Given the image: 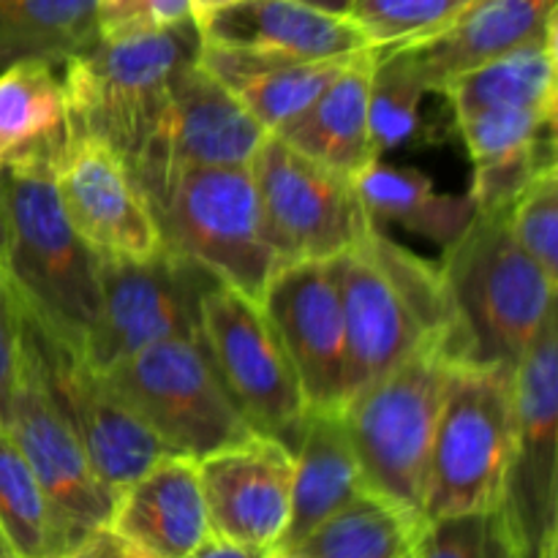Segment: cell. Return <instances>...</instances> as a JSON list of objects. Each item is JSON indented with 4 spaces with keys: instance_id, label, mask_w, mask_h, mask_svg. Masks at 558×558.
<instances>
[{
    "instance_id": "6da1fadb",
    "label": "cell",
    "mask_w": 558,
    "mask_h": 558,
    "mask_svg": "<svg viewBox=\"0 0 558 558\" xmlns=\"http://www.w3.org/2000/svg\"><path fill=\"white\" fill-rule=\"evenodd\" d=\"M330 262L347 325V401L456 330L439 265L403 248L376 223Z\"/></svg>"
},
{
    "instance_id": "7a4b0ae2",
    "label": "cell",
    "mask_w": 558,
    "mask_h": 558,
    "mask_svg": "<svg viewBox=\"0 0 558 558\" xmlns=\"http://www.w3.org/2000/svg\"><path fill=\"white\" fill-rule=\"evenodd\" d=\"M0 205L3 267L22 305L52 332L85 347L101 305V256L65 216L52 163L44 158L5 161Z\"/></svg>"
},
{
    "instance_id": "3957f363",
    "label": "cell",
    "mask_w": 558,
    "mask_h": 558,
    "mask_svg": "<svg viewBox=\"0 0 558 558\" xmlns=\"http://www.w3.org/2000/svg\"><path fill=\"white\" fill-rule=\"evenodd\" d=\"M456 354L466 365H512L556 311V281L512 238L507 210L474 213L439 265Z\"/></svg>"
},
{
    "instance_id": "277c9868",
    "label": "cell",
    "mask_w": 558,
    "mask_h": 558,
    "mask_svg": "<svg viewBox=\"0 0 558 558\" xmlns=\"http://www.w3.org/2000/svg\"><path fill=\"white\" fill-rule=\"evenodd\" d=\"M199 52L196 20L134 36H98L60 65L71 134L98 140L131 167L156 129L169 85Z\"/></svg>"
},
{
    "instance_id": "5b68a950",
    "label": "cell",
    "mask_w": 558,
    "mask_h": 558,
    "mask_svg": "<svg viewBox=\"0 0 558 558\" xmlns=\"http://www.w3.org/2000/svg\"><path fill=\"white\" fill-rule=\"evenodd\" d=\"M458 365L456 338H436L343 403L365 490L420 521L436 420Z\"/></svg>"
},
{
    "instance_id": "8992f818",
    "label": "cell",
    "mask_w": 558,
    "mask_h": 558,
    "mask_svg": "<svg viewBox=\"0 0 558 558\" xmlns=\"http://www.w3.org/2000/svg\"><path fill=\"white\" fill-rule=\"evenodd\" d=\"M145 196L169 251L205 267L223 287L262 303L281 265L267 240L248 167L174 174Z\"/></svg>"
},
{
    "instance_id": "52a82bcc",
    "label": "cell",
    "mask_w": 558,
    "mask_h": 558,
    "mask_svg": "<svg viewBox=\"0 0 558 558\" xmlns=\"http://www.w3.org/2000/svg\"><path fill=\"white\" fill-rule=\"evenodd\" d=\"M512 434L515 368L458 365L436 420L423 521L499 505Z\"/></svg>"
},
{
    "instance_id": "ba28073f",
    "label": "cell",
    "mask_w": 558,
    "mask_h": 558,
    "mask_svg": "<svg viewBox=\"0 0 558 558\" xmlns=\"http://www.w3.org/2000/svg\"><path fill=\"white\" fill-rule=\"evenodd\" d=\"M107 376L169 456L202 461L254 434L213 368L202 338L153 343Z\"/></svg>"
},
{
    "instance_id": "9c48e42d",
    "label": "cell",
    "mask_w": 558,
    "mask_h": 558,
    "mask_svg": "<svg viewBox=\"0 0 558 558\" xmlns=\"http://www.w3.org/2000/svg\"><path fill=\"white\" fill-rule=\"evenodd\" d=\"M22 343L47 398L74 430L96 474L114 496L169 456L167 447L114 390L107 371L93 365L80 343L52 332L27 308L22 314Z\"/></svg>"
},
{
    "instance_id": "30bf717a",
    "label": "cell",
    "mask_w": 558,
    "mask_h": 558,
    "mask_svg": "<svg viewBox=\"0 0 558 558\" xmlns=\"http://www.w3.org/2000/svg\"><path fill=\"white\" fill-rule=\"evenodd\" d=\"M499 510L518 558H558V319L515 365V434Z\"/></svg>"
},
{
    "instance_id": "8fae6325",
    "label": "cell",
    "mask_w": 558,
    "mask_h": 558,
    "mask_svg": "<svg viewBox=\"0 0 558 558\" xmlns=\"http://www.w3.org/2000/svg\"><path fill=\"white\" fill-rule=\"evenodd\" d=\"M199 330L213 368L251 430L292 452L311 407L262 305L216 281L202 294Z\"/></svg>"
},
{
    "instance_id": "7c38bea8",
    "label": "cell",
    "mask_w": 558,
    "mask_h": 558,
    "mask_svg": "<svg viewBox=\"0 0 558 558\" xmlns=\"http://www.w3.org/2000/svg\"><path fill=\"white\" fill-rule=\"evenodd\" d=\"M248 169L281 267L336 259L374 223L354 180L311 161L281 136L267 134Z\"/></svg>"
},
{
    "instance_id": "4fadbf2b",
    "label": "cell",
    "mask_w": 558,
    "mask_h": 558,
    "mask_svg": "<svg viewBox=\"0 0 558 558\" xmlns=\"http://www.w3.org/2000/svg\"><path fill=\"white\" fill-rule=\"evenodd\" d=\"M216 278L163 245L145 259H104L101 305L85 354L112 371L131 354L167 338H202V294Z\"/></svg>"
},
{
    "instance_id": "5bb4252c",
    "label": "cell",
    "mask_w": 558,
    "mask_h": 558,
    "mask_svg": "<svg viewBox=\"0 0 558 558\" xmlns=\"http://www.w3.org/2000/svg\"><path fill=\"white\" fill-rule=\"evenodd\" d=\"M270 131L199 63L178 71L156 129L129 172L142 194L174 174L210 167H248Z\"/></svg>"
},
{
    "instance_id": "9a60e30c",
    "label": "cell",
    "mask_w": 558,
    "mask_h": 558,
    "mask_svg": "<svg viewBox=\"0 0 558 558\" xmlns=\"http://www.w3.org/2000/svg\"><path fill=\"white\" fill-rule=\"evenodd\" d=\"M262 311L270 319L311 409H343L349 349L332 262H298L272 276Z\"/></svg>"
},
{
    "instance_id": "2e32d148",
    "label": "cell",
    "mask_w": 558,
    "mask_h": 558,
    "mask_svg": "<svg viewBox=\"0 0 558 558\" xmlns=\"http://www.w3.org/2000/svg\"><path fill=\"white\" fill-rule=\"evenodd\" d=\"M52 183L80 238L104 259H145L163 248L150 202L98 140L71 134L52 163Z\"/></svg>"
},
{
    "instance_id": "e0dca14e",
    "label": "cell",
    "mask_w": 558,
    "mask_h": 558,
    "mask_svg": "<svg viewBox=\"0 0 558 558\" xmlns=\"http://www.w3.org/2000/svg\"><path fill=\"white\" fill-rule=\"evenodd\" d=\"M5 430L16 441L27 466L33 469L44 494L49 496L76 543L96 529L109 526L118 496L101 483L90 458L85 456V447L47 398L25 343Z\"/></svg>"
},
{
    "instance_id": "ac0fdd59",
    "label": "cell",
    "mask_w": 558,
    "mask_h": 558,
    "mask_svg": "<svg viewBox=\"0 0 558 558\" xmlns=\"http://www.w3.org/2000/svg\"><path fill=\"white\" fill-rule=\"evenodd\" d=\"M210 534L254 550H276L289 523L294 458L281 441L251 434L196 461Z\"/></svg>"
},
{
    "instance_id": "d6986e66",
    "label": "cell",
    "mask_w": 558,
    "mask_h": 558,
    "mask_svg": "<svg viewBox=\"0 0 558 558\" xmlns=\"http://www.w3.org/2000/svg\"><path fill=\"white\" fill-rule=\"evenodd\" d=\"M554 25L556 0H469L445 27L398 49L425 90L445 93L458 76L539 38Z\"/></svg>"
},
{
    "instance_id": "ffe728a7",
    "label": "cell",
    "mask_w": 558,
    "mask_h": 558,
    "mask_svg": "<svg viewBox=\"0 0 558 558\" xmlns=\"http://www.w3.org/2000/svg\"><path fill=\"white\" fill-rule=\"evenodd\" d=\"M202 41L305 60H349L376 49L347 14L303 0H238L199 20Z\"/></svg>"
},
{
    "instance_id": "44dd1931",
    "label": "cell",
    "mask_w": 558,
    "mask_h": 558,
    "mask_svg": "<svg viewBox=\"0 0 558 558\" xmlns=\"http://www.w3.org/2000/svg\"><path fill=\"white\" fill-rule=\"evenodd\" d=\"M109 529L150 558H189L210 534L196 461L163 456L114 501Z\"/></svg>"
},
{
    "instance_id": "7402d4cb",
    "label": "cell",
    "mask_w": 558,
    "mask_h": 558,
    "mask_svg": "<svg viewBox=\"0 0 558 558\" xmlns=\"http://www.w3.org/2000/svg\"><path fill=\"white\" fill-rule=\"evenodd\" d=\"M292 458L289 523L281 543L270 554L294 548L300 539L308 537L316 526L365 490L343 409H308Z\"/></svg>"
},
{
    "instance_id": "603a6c76",
    "label": "cell",
    "mask_w": 558,
    "mask_h": 558,
    "mask_svg": "<svg viewBox=\"0 0 558 558\" xmlns=\"http://www.w3.org/2000/svg\"><path fill=\"white\" fill-rule=\"evenodd\" d=\"M360 58V54H357ZM354 60V58H349ZM349 60H305L265 49L221 47L202 41L199 63L276 134L298 118Z\"/></svg>"
},
{
    "instance_id": "cb8c5ba5",
    "label": "cell",
    "mask_w": 558,
    "mask_h": 558,
    "mask_svg": "<svg viewBox=\"0 0 558 558\" xmlns=\"http://www.w3.org/2000/svg\"><path fill=\"white\" fill-rule=\"evenodd\" d=\"M374 54L376 49H371L349 60L298 118L276 131V136H281L294 150L354 183L376 161L368 125V82Z\"/></svg>"
},
{
    "instance_id": "d4e9b609",
    "label": "cell",
    "mask_w": 558,
    "mask_h": 558,
    "mask_svg": "<svg viewBox=\"0 0 558 558\" xmlns=\"http://www.w3.org/2000/svg\"><path fill=\"white\" fill-rule=\"evenodd\" d=\"M71 140L69 104L58 65L20 63L0 71V158L54 163Z\"/></svg>"
},
{
    "instance_id": "484cf974",
    "label": "cell",
    "mask_w": 558,
    "mask_h": 558,
    "mask_svg": "<svg viewBox=\"0 0 558 558\" xmlns=\"http://www.w3.org/2000/svg\"><path fill=\"white\" fill-rule=\"evenodd\" d=\"M360 199L376 227L409 229L447 248L474 218L469 196L439 194L434 180L417 169L392 167L376 158L357 180Z\"/></svg>"
},
{
    "instance_id": "4316f807",
    "label": "cell",
    "mask_w": 558,
    "mask_h": 558,
    "mask_svg": "<svg viewBox=\"0 0 558 558\" xmlns=\"http://www.w3.org/2000/svg\"><path fill=\"white\" fill-rule=\"evenodd\" d=\"M456 118L480 109H543L556 112V25L458 76L445 87Z\"/></svg>"
},
{
    "instance_id": "83f0119b",
    "label": "cell",
    "mask_w": 558,
    "mask_h": 558,
    "mask_svg": "<svg viewBox=\"0 0 558 558\" xmlns=\"http://www.w3.org/2000/svg\"><path fill=\"white\" fill-rule=\"evenodd\" d=\"M423 521L363 490L278 558H417Z\"/></svg>"
},
{
    "instance_id": "f1b7e54d",
    "label": "cell",
    "mask_w": 558,
    "mask_h": 558,
    "mask_svg": "<svg viewBox=\"0 0 558 558\" xmlns=\"http://www.w3.org/2000/svg\"><path fill=\"white\" fill-rule=\"evenodd\" d=\"M98 38L96 0H0V71L63 65Z\"/></svg>"
},
{
    "instance_id": "f546056e",
    "label": "cell",
    "mask_w": 558,
    "mask_h": 558,
    "mask_svg": "<svg viewBox=\"0 0 558 558\" xmlns=\"http://www.w3.org/2000/svg\"><path fill=\"white\" fill-rule=\"evenodd\" d=\"M0 539L20 558H60L76 545L5 425H0Z\"/></svg>"
},
{
    "instance_id": "4dcf8cb0",
    "label": "cell",
    "mask_w": 558,
    "mask_h": 558,
    "mask_svg": "<svg viewBox=\"0 0 558 558\" xmlns=\"http://www.w3.org/2000/svg\"><path fill=\"white\" fill-rule=\"evenodd\" d=\"M425 85L398 47H376L368 82V125L376 158L403 147L420 129Z\"/></svg>"
},
{
    "instance_id": "1f68e13d",
    "label": "cell",
    "mask_w": 558,
    "mask_h": 558,
    "mask_svg": "<svg viewBox=\"0 0 558 558\" xmlns=\"http://www.w3.org/2000/svg\"><path fill=\"white\" fill-rule=\"evenodd\" d=\"M469 0H352L349 20L374 47H401L445 27Z\"/></svg>"
},
{
    "instance_id": "d6a6232c",
    "label": "cell",
    "mask_w": 558,
    "mask_h": 558,
    "mask_svg": "<svg viewBox=\"0 0 558 558\" xmlns=\"http://www.w3.org/2000/svg\"><path fill=\"white\" fill-rule=\"evenodd\" d=\"M512 238L558 283V167L548 163L507 207Z\"/></svg>"
},
{
    "instance_id": "836d02e7",
    "label": "cell",
    "mask_w": 558,
    "mask_h": 558,
    "mask_svg": "<svg viewBox=\"0 0 558 558\" xmlns=\"http://www.w3.org/2000/svg\"><path fill=\"white\" fill-rule=\"evenodd\" d=\"M417 558H518L499 510L423 521Z\"/></svg>"
},
{
    "instance_id": "e575fe53",
    "label": "cell",
    "mask_w": 558,
    "mask_h": 558,
    "mask_svg": "<svg viewBox=\"0 0 558 558\" xmlns=\"http://www.w3.org/2000/svg\"><path fill=\"white\" fill-rule=\"evenodd\" d=\"M196 20L191 0H96L98 36H134Z\"/></svg>"
},
{
    "instance_id": "d590c367",
    "label": "cell",
    "mask_w": 558,
    "mask_h": 558,
    "mask_svg": "<svg viewBox=\"0 0 558 558\" xmlns=\"http://www.w3.org/2000/svg\"><path fill=\"white\" fill-rule=\"evenodd\" d=\"M22 300L0 262V425L9 417L11 396L22 371Z\"/></svg>"
},
{
    "instance_id": "8d00e7d4",
    "label": "cell",
    "mask_w": 558,
    "mask_h": 558,
    "mask_svg": "<svg viewBox=\"0 0 558 558\" xmlns=\"http://www.w3.org/2000/svg\"><path fill=\"white\" fill-rule=\"evenodd\" d=\"M60 558H150V556H147L145 550L136 548L134 543H129L123 534L104 526L87 534L85 539H80L69 554H63Z\"/></svg>"
},
{
    "instance_id": "74e56055",
    "label": "cell",
    "mask_w": 558,
    "mask_h": 558,
    "mask_svg": "<svg viewBox=\"0 0 558 558\" xmlns=\"http://www.w3.org/2000/svg\"><path fill=\"white\" fill-rule=\"evenodd\" d=\"M267 550H254V548H240V545L223 543V539L210 537L199 550H194L189 558H267Z\"/></svg>"
},
{
    "instance_id": "f35d334b",
    "label": "cell",
    "mask_w": 558,
    "mask_h": 558,
    "mask_svg": "<svg viewBox=\"0 0 558 558\" xmlns=\"http://www.w3.org/2000/svg\"><path fill=\"white\" fill-rule=\"evenodd\" d=\"M238 3V0H191V9H194V16L196 22L205 20L207 14H213V11L218 9H227V5Z\"/></svg>"
},
{
    "instance_id": "ab89813d",
    "label": "cell",
    "mask_w": 558,
    "mask_h": 558,
    "mask_svg": "<svg viewBox=\"0 0 558 558\" xmlns=\"http://www.w3.org/2000/svg\"><path fill=\"white\" fill-rule=\"evenodd\" d=\"M303 3L319 5V9L336 11V14H349V5H352V0H303Z\"/></svg>"
},
{
    "instance_id": "60d3db41",
    "label": "cell",
    "mask_w": 558,
    "mask_h": 558,
    "mask_svg": "<svg viewBox=\"0 0 558 558\" xmlns=\"http://www.w3.org/2000/svg\"><path fill=\"white\" fill-rule=\"evenodd\" d=\"M5 254V216H3V205H0V262H3Z\"/></svg>"
},
{
    "instance_id": "b9f144b4",
    "label": "cell",
    "mask_w": 558,
    "mask_h": 558,
    "mask_svg": "<svg viewBox=\"0 0 558 558\" xmlns=\"http://www.w3.org/2000/svg\"><path fill=\"white\" fill-rule=\"evenodd\" d=\"M0 558H20V556H16V554H14V550H11V548H9V545H5V543H3V539H0Z\"/></svg>"
},
{
    "instance_id": "7bdbcfd3",
    "label": "cell",
    "mask_w": 558,
    "mask_h": 558,
    "mask_svg": "<svg viewBox=\"0 0 558 558\" xmlns=\"http://www.w3.org/2000/svg\"><path fill=\"white\" fill-rule=\"evenodd\" d=\"M0 172H3V158H0Z\"/></svg>"
},
{
    "instance_id": "ee69618b",
    "label": "cell",
    "mask_w": 558,
    "mask_h": 558,
    "mask_svg": "<svg viewBox=\"0 0 558 558\" xmlns=\"http://www.w3.org/2000/svg\"><path fill=\"white\" fill-rule=\"evenodd\" d=\"M267 558H276V556H272V554H270V556H267Z\"/></svg>"
}]
</instances>
